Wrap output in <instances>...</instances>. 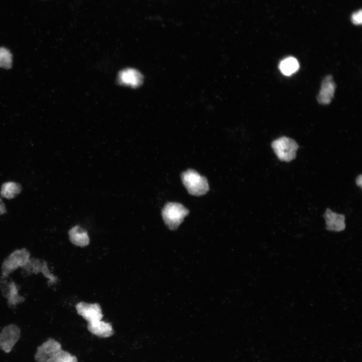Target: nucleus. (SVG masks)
Listing matches in <instances>:
<instances>
[{
	"instance_id": "nucleus-1",
	"label": "nucleus",
	"mask_w": 362,
	"mask_h": 362,
	"mask_svg": "<svg viewBox=\"0 0 362 362\" xmlns=\"http://www.w3.org/2000/svg\"><path fill=\"white\" fill-rule=\"evenodd\" d=\"M181 178L188 192L194 196L205 194L209 189L207 178L193 169L182 173Z\"/></svg>"
},
{
	"instance_id": "nucleus-2",
	"label": "nucleus",
	"mask_w": 362,
	"mask_h": 362,
	"mask_svg": "<svg viewBox=\"0 0 362 362\" xmlns=\"http://www.w3.org/2000/svg\"><path fill=\"white\" fill-rule=\"evenodd\" d=\"M189 213L182 204L174 202L167 203L162 210L164 222L170 230L176 229Z\"/></svg>"
},
{
	"instance_id": "nucleus-3",
	"label": "nucleus",
	"mask_w": 362,
	"mask_h": 362,
	"mask_svg": "<svg viewBox=\"0 0 362 362\" xmlns=\"http://www.w3.org/2000/svg\"><path fill=\"white\" fill-rule=\"evenodd\" d=\"M272 147L280 160L289 162L295 158L299 146L294 140L284 136L275 140Z\"/></svg>"
},
{
	"instance_id": "nucleus-4",
	"label": "nucleus",
	"mask_w": 362,
	"mask_h": 362,
	"mask_svg": "<svg viewBox=\"0 0 362 362\" xmlns=\"http://www.w3.org/2000/svg\"><path fill=\"white\" fill-rule=\"evenodd\" d=\"M30 254L25 248L17 249L10 254L2 264V271L4 277H8L19 267H24L28 262Z\"/></svg>"
},
{
	"instance_id": "nucleus-5",
	"label": "nucleus",
	"mask_w": 362,
	"mask_h": 362,
	"mask_svg": "<svg viewBox=\"0 0 362 362\" xmlns=\"http://www.w3.org/2000/svg\"><path fill=\"white\" fill-rule=\"evenodd\" d=\"M21 331L15 324L5 326L0 333V349L9 353L20 337Z\"/></svg>"
},
{
	"instance_id": "nucleus-6",
	"label": "nucleus",
	"mask_w": 362,
	"mask_h": 362,
	"mask_svg": "<svg viewBox=\"0 0 362 362\" xmlns=\"http://www.w3.org/2000/svg\"><path fill=\"white\" fill-rule=\"evenodd\" d=\"M62 349L59 342L49 338L37 348L34 358L37 362H48Z\"/></svg>"
},
{
	"instance_id": "nucleus-7",
	"label": "nucleus",
	"mask_w": 362,
	"mask_h": 362,
	"mask_svg": "<svg viewBox=\"0 0 362 362\" xmlns=\"http://www.w3.org/2000/svg\"><path fill=\"white\" fill-rule=\"evenodd\" d=\"M75 307L77 313L87 323L101 320L103 318L101 307L97 303L88 304L81 302L77 304Z\"/></svg>"
},
{
	"instance_id": "nucleus-8",
	"label": "nucleus",
	"mask_w": 362,
	"mask_h": 362,
	"mask_svg": "<svg viewBox=\"0 0 362 362\" xmlns=\"http://www.w3.org/2000/svg\"><path fill=\"white\" fill-rule=\"evenodd\" d=\"M335 84L331 75L326 76L323 79L321 89L317 96L318 102L322 104H329L334 96Z\"/></svg>"
},
{
	"instance_id": "nucleus-9",
	"label": "nucleus",
	"mask_w": 362,
	"mask_h": 362,
	"mask_svg": "<svg viewBox=\"0 0 362 362\" xmlns=\"http://www.w3.org/2000/svg\"><path fill=\"white\" fill-rule=\"evenodd\" d=\"M324 217L327 230L339 232L345 228V217L343 215L337 214L327 209Z\"/></svg>"
},
{
	"instance_id": "nucleus-10",
	"label": "nucleus",
	"mask_w": 362,
	"mask_h": 362,
	"mask_svg": "<svg viewBox=\"0 0 362 362\" xmlns=\"http://www.w3.org/2000/svg\"><path fill=\"white\" fill-rule=\"evenodd\" d=\"M87 329L92 334L101 337H108L113 334L111 324L101 320L88 323Z\"/></svg>"
},
{
	"instance_id": "nucleus-11",
	"label": "nucleus",
	"mask_w": 362,
	"mask_h": 362,
	"mask_svg": "<svg viewBox=\"0 0 362 362\" xmlns=\"http://www.w3.org/2000/svg\"><path fill=\"white\" fill-rule=\"evenodd\" d=\"M23 267L28 274L42 272L46 277L53 281V283L56 280V278L49 273L45 262L42 263L39 260L30 258Z\"/></svg>"
},
{
	"instance_id": "nucleus-12",
	"label": "nucleus",
	"mask_w": 362,
	"mask_h": 362,
	"mask_svg": "<svg viewBox=\"0 0 362 362\" xmlns=\"http://www.w3.org/2000/svg\"><path fill=\"white\" fill-rule=\"evenodd\" d=\"M68 234L71 243L76 246L84 247L89 244V239L87 232L79 226L72 228Z\"/></svg>"
},
{
	"instance_id": "nucleus-13",
	"label": "nucleus",
	"mask_w": 362,
	"mask_h": 362,
	"mask_svg": "<svg viewBox=\"0 0 362 362\" xmlns=\"http://www.w3.org/2000/svg\"><path fill=\"white\" fill-rule=\"evenodd\" d=\"M119 78L121 83L132 86H138L142 80L141 74L136 70L131 68L122 71L119 74Z\"/></svg>"
},
{
	"instance_id": "nucleus-14",
	"label": "nucleus",
	"mask_w": 362,
	"mask_h": 362,
	"mask_svg": "<svg viewBox=\"0 0 362 362\" xmlns=\"http://www.w3.org/2000/svg\"><path fill=\"white\" fill-rule=\"evenodd\" d=\"M281 72L285 75L290 76L295 73L299 68V63L297 59L288 57L283 59L279 65Z\"/></svg>"
},
{
	"instance_id": "nucleus-15",
	"label": "nucleus",
	"mask_w": 362,
	"mask_h": 362,
	"mask_svg": "<svg viewBox=\"0 0 362 362\" xmlns=\"http://www.w3.org/2000/svg\"><path fill=\"white\" fill-rule=\"evenodd\" d=\"M21 189V185L18 183L13 182H7L1 187V195L3 197L11 199L20 193Z\"/></svg>"
},
{
	"instance_id": "nucleus-16",
	"label": "nucleus",
	"mask_w": 362,
	"mask_h": 362,
	"mask_svg": "<svg viewBox=\"0 0 362 362\" xmlns=\"http://www.w3.org/2000/svg\"><path fill=\"white\" fill-rule=\"evenodd\" d=\"M8 287L9 291L5 290L3 293L4 296L8 299L9 305H15L24 300L23 297L19 296L18 289L15 283L11 282Z\"/></svg>"
},
{
	"instance_id": "nucleus-17",
	"label": "nucleus",
	"mask_w": 362,
	"mask_h": 362,
	"mask_svg": "<svg viewBox=\"0 0 362 362\" xmlns=\"http://www.w3.org/2000/svg\"><path fill=\"white\" fill-rule=\"evenodd\" d=\"M48 362H77V359L75 356L61 349Z\"/></svg>"
},
{
	"instance_id": "nucleus-18",
	"label": "nucleus",
	"mask_w": 362,
	"mask_h": 362,
	"mask_svg": "<svg viewBox=\"0 0 362 362\" xmlns=\"http://www.w3.org/2000/svg\"><path fill=\"white\" fill-rule=\"evenodd\" d=\"M361 11L354 13L351 16V21L355 25H360L362 21Z\"/></svg>"
},
{
	"instance_id": "nucleus-19",
	"label": "nucleus",
	"mask_w": 362,
	"mask_h": 362,
	"mask_svg": "<svg viewBox=\"0 0 362 362\" xmlns=\"http://www.w3.org/2000/svg\"><path fill=\"white\" fill-rule=\"evenodd\" d=\"M6 212L5 204L0 198V215L5 213Z\"/></svg>"
},
{
	"instance_id": "nucleus-20",
	"label": "nucleus",
	"mask_w": 362,
	"mask_h": 362,
	"mask_svg": "<svg viewBox=\"0 0 362 362\" xmlns=\"http://www.w3.org/2000/svg\"><path fill=\"white\" fill-rule=\"evenodd\" d=\"M356 184L358 186H361V175L360 174L356 179Z\"/></svg>"
}]
</instances>
